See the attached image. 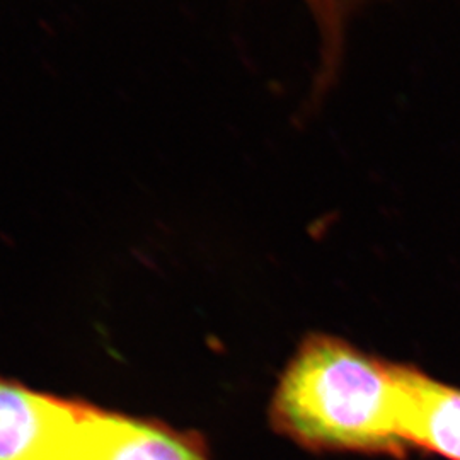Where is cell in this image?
I'll return each mask as SVG.
<instances>
[{
	"mask_svg": "<svg viewBox=\"0 0 460 460\" xmlns=\"http://www.w3.org/2000/svg\"><path fill=\"white\" fill-rule=\"evenodd\" d=\"M72 460H212L197 435L89 402Z\"/></svg>",
	"mask_w": 460,
	"mask_h": 460,
	"instance_id": "cell-3",
	"label": "cell"
},
{
	"mask_svg": "<svg viewBox=\"0 0 460 460\" xmlns=\"http://www.w3.org/2000/svg\"><path fill=\"white\" fill-rule=\"evenodd\" d=\"M319 34V49L329 55L345 51L348 26L377 0H302Z\"/></svg>",
	"mask_w": 460,
	"mask_h": 460,
	"instance_id": "cell-5",
	"label": "cell"
},
{
	"mask_svg": "<svg viewBox=\"0 0 460 460\" xmlns=\"http://www.w3.org/2000/svg\"><path fill=\"white\" fill-rule=\"evenodd\" d=\"M399 365L326 334L298 348L279 378L270 416L275 429L313 450L402 456Z\"/></svg>",
	"mask_w": 460,
	"mask_h": 460,
	"instance_id": "cell-1",
	"label": "cell"
},
{
	"mask_svg": "<svg viewBox=\"0 0 460 460\" xmlns=\"http://www.w3.org/2000/svg\"><path fill=\"white\" fill-rule=\"evenodd\" d=\"M87 408L0 376V460H72Z\"/></svg>",
	"mask_w": 460,
	"mask_h": 460,
	"instance_id": "cell-2",
	"label": "cell"
},
{
	"mask_svg": "<svg viewBox=\"0 0 460 460\" xmlns=\"http://www.w3.org/2000/svg\"><path fill=\"white\" fill-rule=\"evenodd\" d=\"M402 382L401 428L408 445L460 460V391L399 365Z\"/></svg>",
	"mask_w": 460,
	"mask_h": 460,
	"instance_id": "cell-4",
	"label": "cell"
}]
</instances>
